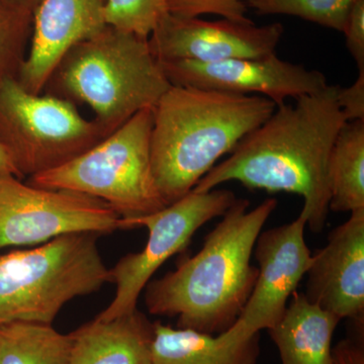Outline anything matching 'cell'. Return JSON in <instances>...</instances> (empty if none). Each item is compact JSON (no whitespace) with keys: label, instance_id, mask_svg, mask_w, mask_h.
Here are the masks:
<instances>
[{"label":"cell","instance_id":"4","mask_svg":"<svg viewBox=\"0 0 364 364\" xmlns=\"http://www.w3.org/2000/svg\"><path fill=\"white\" fill-rule=\"evenodd\" d=\"M171 85L148 38L107 25L62 57L42 93L85 105L112 134L139 112L154 109Z\"/></svg>","mask_w":364,"mask_h":364},{"label":"cell","instance_id":"1","mask_svg":"<svg viewBox=\"0 0 364 364\" xmlns=\"http://www.w3.org/2000/svg\"><path fill=\"white\" fill-rule=\"evenodd\" d=\"M339 90L328 85L296 98L294 105L277 107L193 191L205 193L238 181L251 189L294 193L304 198L306 225L314 233L322 232L330 213V155L347 122L337 98Z\"/></svg>","mask_w":364,"mask_h":364},{"label":"cell","instance_id":"10","mask_svg":"<svg viewBox=\"0 0 364 364\" xmlns=\"http://www.w3.org/2000/svg\"><path fill=\"white\" fill-rule=\"evenodd\" d=\"M308 217L301 210L294 221L261 232L254 246L258 277L247 304L235 324L221 336L245 341L261 330H269L286 312L289 299L312 264L306 245Z\"/></svg>","mask_w":364,"mask_h":364},{"label":"cell","instance_id":"2","mask_svg":"<svg viewBox=\"0 0 364 364\" xmlns=\"http://www.w3.org/2000/svg\"><path fill=\"white\" fill-rule=\"evenodd\" d=\"M277 205V198H267L248 210L249 200L237 198L207 235L198 253L184 258L173 272L148 282V312L176 317L177 328L212 336L230 329L255 286L254 246Z\"/></svg>","mask_w":364,"mask_h":364},{"label":"cell","instance_id":"8","mask_svg":"<svg viewBox=\"0 0 364 364\" xmlns=\"http://www.w3.org/2000/svg\"><path fill=\"white\" fill-rule=\"evenodd\" d=\"M233 191L212 189L205 193L189 191L188 195L152 214L121 219L119 230L147 228V243L142 251L129 253L109 269L116 294L98 320H112L134 312L139 296L154 273L169 258L181 253L203 225L223 217L236 202Z\"/></svg>","mask_w":364,"mask_h":364},{"label":"cell","instance_id":"5","mask_svg":"<svg viewBox=\"0 0 364 364\" xmlns=\"http://www.w3.org/2000/svg\"><path fill=\"white\" fill-rule=\"evenodd\" d=\"M98 237L64 235L39 247L0 255V325H52L71 299L111 282Z\"/></svg>","mask_w":364,"mask_h":364},{"label":"cell","instance_id":"20","mask_svg":"<svg viewBox=\"0 0 364 364\" xmlns=\"http://www.w3.org/2000/svg\"><path fill=\"white\" fill-rule=\"evenodd\" d=\"M33 16L0 0V85L18 77L30 47Z\"/></svg>","mask_w":364,"mask_h":364},{"label":"cell","instance_id":"24","mask_svg":"<svg viewBox=\"0 0 364 364\" xmlns=\"http://www.w3.org/2000/svg\"><path fill=\"white\" fill-rule=\"evenodd\" d=\"M349 53L359 71H364V0H358L352 7L343 31Z\"/></svg>","mask_w":364,"mask_h":364},{"label":"cell","instance_id":"15","mask_svg":"<svg viewBox=\"0 0 364 364\" xmlns=\"http://www.w3.org/2000/svg\"><path fill=\"white\" fill-rule=\"evenodd\" d=\"M153 323L136 309L112 318L95 320L70 333L68 364H153Z\"/></svg>","mask_w":364,"mask_h":364},{"label":"cell","instance_id":"19","mask_svg":"<svg viewBox=\"0 0 364 364\" xmlns=\"http://www.w3.org/2000/svg\"><path fill=\"white\" fill-rule=\"evenodd\" d=\"M70 348V334L52 325H0V364H68Z\"/></svg>","mask_w":364,"mask_h":364},{"label":"cell","instance_id":"17","mask_svg":"<svg viewBox=\"0 0 364 364\" xmlns=\"http://www.w3.org/2000/svg\"><path fill=\"white\" fill-rule=\"evenodd\" d=\"M153 329V364H256L259 356V334L235 342L160 321Z\"/></svg>","mask_w":364,"mask_h":364},{"label":"cell","instance_id":"28","mask_svg":"<svg viewBox=\"0 0 364 364\" xmlns=\"http://www.w3.org/2000/svg\"><path fill=\"white\" fill-rule=\"evenodd\" d=\"M4 1L16 7V9H20L21 11H28V13L33 14L42 0H4Z\"/></svg>","mask_w":364,"mask_h":364},{"label":"cell","instance_id":"27","mask_svg":"<svg viewBox=\"0 0 364 364\" xmlns=\"http://www.w3.org/2000/svg\"><path fill=\"white\" fill-rule=\"evenodd\" d=\"M0 174H11L18 178L23 179L1 144H0Z\"/></svg>","mask_w":364,"mask_h":364},{"label":"cell","instance_id":"22","mask_svg":"<svg viewBox=\"0 0 364 364\" xmlns=\"http://www.w3.org/2000/svg\"><path fill=\"white\" fill-rule=\"evenodd\" d=\"M168 0H107L105 23L122 32L149 38L168 14Z\"/></svg>","mask_w":364,"mask_h":364},{"label":"cell","instance_id":"26","mask_svg":"<svg viewBox=\"0 0 364 364\" xmlns=\"http://www.w3.org/2000/svg\"><path fill=\"white\" fill-rule=\"evenodd\" d=\"M333 364H364L363 339H345L332 348Z\"/></svg>","mask_w":364,"mask_h":364},{"label":"cell","instance_id":"23","mask_svg":"<svg viewBox=\"0 0 364 364\" xmlns=\"http://www.w3.org/2000/svg\"><path fill=\"white\" fill-rule=\"evenodd\" d=\"M254 0H168V13L182 18H200L217 14L235 21H250L246 16L248 4Z\"/></svg>","mask_w":364,"mask_h":364},{"label":"cell","instance_id":"12","mask_svg":"<svg viewBox=\"0 0 364 364\" xmlns=\"http://www.w3.org/2000/svg\"><path fill=\"white\" fill-rule=\"evenodd\" d=\"M160 63L172 85L259 95L272 100L277 107L286 104L289 98L296 100L318 92L329 85L322 72L284 61L275 54L264 58L231 59L213 63Z\"/></svg>","mask_w":364,"mask_h":364},{"label":"cell","instance_id":"14","mask_svg":"<svg viewBox=\"0 0 364 364\" xmlns=\"http://www.w3.org/2000/svg\"><path fill=\"white\" fill-rule=\"evenodd\" d=\"M105 6L107 0H42L33 13L30 47L16 77L20 85L42 93L62 57L107 26Z\"/></svg>","mask_w":364,"mask_h":364},{"label":"cell","instance_id":"18","mask_svg":"<svg viewBox=\"0 0 364 364\" xmlns=\"http://www.w3.org/2000/svg\"><path fill=\"white\" fill-rule=\"evenodd\" d=\"M330 210L348 213L364 208V121L346 122L329 160Z\"/></svg>","mask_w":364,"mask_h":364},{"label":"cell","instance_id":"7","mask_svg":"<svg viewBox=\"0 0 364 364\" xmlns=\"http://www.w3.org/2000/svg\"><path fill=\"white\" fill-rule=\"evenodd\" d=\"M109 135L68 100L35 95L16 78L0 85V144L21 178L62 166Z\"/></svg>","mask_w":364,"mask_h":364},{"label":"cell","instance_id":"6","mask_svg":"<svg viewBox=\"0 0 364 364\" xmlns=\"http://www.w3.org/2000/svg\"><path fill=\"white\" fill-rule=\"evenodd\" d=\"M153 109L132 117L83 154L57 168L28 177L37 188L65 189L111 205L121 219H134L166 207L151 163Z\"/></svg>","mask_w":364,"mask_h":364},{"label":"cell","instance_id":"16","mask_svg":"<svg viewBox=\"0 0 364 364\" xmlns=\"http://www.w3.org/2000/svg\"><path fill=\"white\" fill-rule=\"evenodd\" d=\"M340 321L296 291L286 312L267 331L282 364H333L332 338Z\"/></svg>","mask_w":364,"mask_h":364},{"label":"cell","instance_id":"3","mask_svg":"<svg viewBox=\"0 0 364 364\" xmlns=\"http://www.w3.org/2000/svg\"><path fill=\"white\" fill-rule=\"evenodd\" d=\"M277 109L259 95L171 85L153 109L151 163L166 205L181 200Z\"/></svg>","mask_w":364,"mask_h":364},{"label":"cell","instance_id":"11","mask_svg":"<svg viewBox=\"0 0 364 364\" xmlns=\"http://www.w3.org/2000/svg\"><path fill=\"white\" fill-rule=\"evenodd\" d=\"M284 35L279 23L256 26L252 21H208L167 14L148 38L159 62L213 63L231 59L264 58L275 54Z\"/></svg>","mask_w":364,"mask_h":364},{"label":"cell","instance_id":"25","mask_svg":"<svg viewBox=\"0 0 364 364\" xmlns=\"http://www.w3.org/2000/svg\"><path fill=\"white\" fill-rule=\"evenodd\" d=\"M337 98L347 122L364 121V71L358 72V77L353 85L340 87Z\"/></svg>","mask_w":364,"mask_h":364},{"label":"cell","instance_id":"9","mask_svg":"<svg viewBox=\"0 0 364 364\" xmlns=\"http://www.w3.org/2000/svg\"><path fill=\"white\" fill-rule=\"evenodd\" d=\"M119 222L111 205L93 196L37 188L0 174V251L68 234H112L119 230Z\"/></svg>","mask_w":364,"mask_h":364},{"label":"cell","instance_id":"21","mask_svg":"<svg viewBox=\"0 0 364 364\" xmlns=\"http://www.w3.org/2000/svg\"><path fill=\"white\" fill-rule=\"evenodd\" d=\"M358 0H254L248 4L259 14L296 16L343 33Z\"/></svg>","mask_w":364,"mask_h":364},{"label":"cell","instance_id":"13","mask_svg":"<svg viewBox=\"0 0 364 364\" xmlns=\"http://www.w3.org/2000/svg\"><path fill=\"white\" fill-rule=\"evenodd\" d=\"M306 275L304 294L311 303L363 328L364 208L332 230L327 245L313 254Z\"/></svg>","mask_w":364,"mask_h":364}]
</instances>
